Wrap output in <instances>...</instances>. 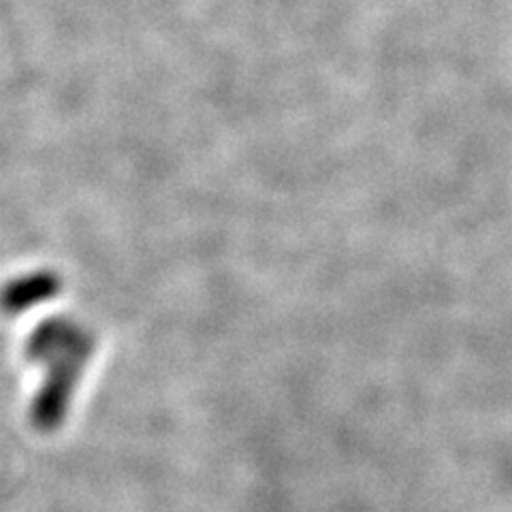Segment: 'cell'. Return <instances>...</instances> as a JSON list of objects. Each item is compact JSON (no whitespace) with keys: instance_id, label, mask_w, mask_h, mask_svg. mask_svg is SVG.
Here are the masks:
<instances>
[{"instance_id":"obj_1","label":"cell","mask_w":512,"mask_h":512,"mask_svg":"<svg viewBox=\"0 0 512 512\" xmlns=\"http://www.w3.org/2000/svg\"><path fill=\"white\" fill-rule=\"evenodd\" d=\"M94 346V335L73 318H47L30 333L26 357L45 367V382L30 406L41 431H54L64 421Z\"/></svg>"},{"instance_id":"obj_2","label":"cell","mask_w":512,"mask_h":512,"mask_svg":"<svg viewBox=\"0 0 512 512\" xmlns=\"http://www.w3.org/2000/svg\"><path fill=\"white\" fill-rule=\"evenodd\" d=\"M62 288V278L56 271L39 269L28 271L26 276L13 278L0 286V312L7 316H18L43 301L54 299Z\"/></svg>"}]
</instances>
